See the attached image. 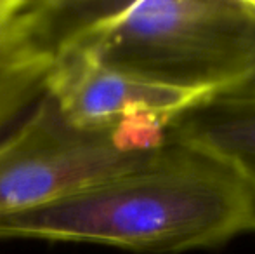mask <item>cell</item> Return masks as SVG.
Masks as SVG:
<instances>
[{
	"instance_id": "obj_1",
	"label": "cell",
	"mask_w": 255,
	"mask_h": 254,
	"mask_svg": "<svg viewBox=\"0 0 255 254\" xmlns=\"http://www.w3.org/2000/svg\"><path fill=\"white\" fill-rule=\"evenodd\" d=\"M255 234V188L222 160L167 139L139 169L0 218V241L184 253Z\"/></svg>"
},
{
	"instance_id": "obj_4",
	"label": "cell",
	"mask_w": 255,
	"mask_h": 254,
	"mask_svg": "<svg viewBox=\"0 0 255 254\" xmlns=\"http://www.w3.org/2000/svg\"><path fill=\"white\" fill-rule=\"evenodd\" d=\"M45 94L70 124L104 129L134 115H153L170 122L184 110L210 99L137 75L110 68L87 51L57 38L45 78Z\"/></svg>"
},
{
	"instance_id": "obj_3",
	"label": "cell",
	"mask_w": 255,
	"mask_h": 254,
	"mask_svg": "<svg viewBox=\"0 0 255 254\" xmlns=\"http://www.w3.org/2000/svg\"><path fill=\"white\" fill-rule=\"evenodd\" d=\"M167 120L134 115L104 129L70 124L44 94L0 139V218L139 169L167 143Z\"/></svg>"
},
{
	"instance_id": "obj_5",
	"label": "cell",
	"mask_w": 255,
	"mask_h": 254,
	"mask_svg": "<svg viewBox=\"0 0 255 254\" xmlns=\"http://www.w3.org/2000/svg\"><path fill=\"white\" fill-rule=\"evenodd\" d=\"M167 139L222 160L255 188V85L184 110L167 124Z\"/></svg>"
},
{
	"instance_id": "obj_6",
	"label": "cell",
	"mask_w": 255,
	"mask_h": 254,
	"mask_svg": "<svg viewBox=\"0 0 255 254\" xmlns=\"http://www.w3.org/2000/svg\"><path fill=\"white\" fill-rule=\"evenodd\" d=\"M56 42L31 51L0 70V139L9 134L45 94Z\"/></svg>"
},
{
	"instance_id": "obj_7",
	"label": "cell",
	"mask_w": 255,
	"mask_h": 254,
	"mask_svg": "<svg viewBox=\"0 0 255 254\" xmlns=\"http://www.w3.org/2000/svg\"><path fill=\"white\" fill-rule=\"evenodd\" d=\"M64 16L61 0H24L0 26V70L57 40Z\"/></svg>"
},
{
	"instance_id": "obj_2",
	"label": "cell",
	"mask_w": 255,
	"mask_h": 254,
	"mask_svg": "<svg viewBox=\"0 0 255 254\" xmlns=\"http://www.w3.org/2000/svg\"><path fill=\"white\" fill-rule=\"evenodd\" d=\"M59 38L110 68L210 98L255 85L254 0L66 2Z\"/></svg>"
},
{
	"instance_id": "obj_8",
	"label": "cell",
	"mask_w": 255,
	"mask_h": 254,
	"mask_svg": "<svg viewBox=\"0 0 255 254\" xmlns=\"http://www.w3.org/2000/svg\"><path fill=\"white\" fill-rule=\"evenodd\" d=\"M254 3H255V0H254Z\"/></svg>"
}]
</instances>
